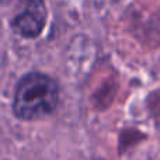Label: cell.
I'll list each match as a JSON object with an SVG mask.
<instances>
[{
	"mask_svg": "<svg viewBox=\"0 0 160 160\" xmlns=\"http://www.w3.org/2000/svg\"><path fill=\"white\" fill-rule=\"evenodd\" d=\"M59 86L39 72L27 73L17 83L13 112L22 121H37L51 115L58 107Z\"/></svg>",
	"mask_w": 160,
	"mask_h": 160,
	"instance_id": "cell-1",
	"label": "cell"
},
{
	"mask_svg": "<svg viewBox=\"0 0 160 160\" xmlns=\"http://www.w3.org/2000/svg\"><path fill=\"white\" fill-rule=\"evenodd\" d=\"M45 0H22V10L11 20L10 27L22 38H37L47 22Z\"/></svg>",
	"mask_w": 160,
	"mask_h": 160,
	"instance_id": "cell-2",
	"label": "cell"
},
{
	"mask_svg": "<svg viewBox=\"0 0 160 160\" xmlns=\"http://www.w3.org/2000/svg\"><path fill=\"white\" fill-rule=\"evenodd\" d=\"M0 2H4V0H0Z\"/></svg>",
	"mask_w": 160,
	"mask_h": 160,
	"instance_id": "cell-3",
	"label": "cell"
}]
</instances>
